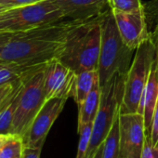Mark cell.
<instances>
[{"mask_svg": "<svg viewBox=\"0 0 158 158\" xmlns=\"http://www.w3.org/2000/svg\"><path fill=\"white\" fill-rule=\"evenodd\" d=\"M23 80H24V79H23ZM23 81H21L19 83H15V84H6V85H3V86H0V108H1L5 104V102L8 101V99L14 92L16 88Z\"/></svg>", "mask_w": 158, "mask_h": 158, "instance_id": "cell-24", "label": "cell"}, {"mask_svg": "<svg viewBox=\"0 0 158 158\" xmlns=\"http://www.w3.org/2000/svg\"><path fill=\"white\" fill-rule=\"evenodd\" d=\"M102 147H103V144L99 147V149L97 150V152H96L95 155L93 156V158H102Z\"/></svg>", "mask_w": 158, "mask_h": 158, "instance_id": "cell-31", "label": "cell"}, {"mask_svg": "<svg viewBox=\"0 0 158 158\" xmlns=\"http://www.w3.org/2000/svg\"><path fill=\"white\" fill-rule=\"evenodd\" d=\"M157 101H158V64L155 57L151 68L150 75L148 78L147 84L145 86L140 100L139 111H138V113L142 114L144 118L147 135L149 134L151 129L152 116L157 104Z\"/></svg>", "mask_w": 158, "mask_h": 158, "instance_id": "cell-13", "label": "cell"}, {"mask_svg": "<svg viewBox=\"0 0 158 158\" xmlns=\"http://www.w3.org/2000/svg\"><path fill=\"white\" fill-rule=\"evenodd\" d=\"M23 148L24 144L23 139L12 135L0 146V158H20Z\"/></svg>", "mask_w": 158, "mask_h": 158, "instance_id": "cell-19", "label": "cell"}, {"mask_svg": "<svg viewBox=\"0 0 158 158\" xmlns=\"http://www.w3.org/2000/svg\"><path fill=\"white\" fill-rule=\"evenodd\" d=\"M151 23L153 26V28L151 31H149L150 38L155 47V53H156L155 57H156V60H157V64H158V22H153Z\"/></svg>", "mask_w": 158, "mask_h": 158, "instance_id": "cell-28", "label": "cell"}, {"mask_svg": "<svg viewBox=\"0 0 158 158\" xmlns=\"http://www.w3.org/2000/svg\"><path fill=\"white\" fill-rule=\"evenodd\" d=\"M155 55V47L150 37L135 50V56L125 78L121 114L138 113Z\"/></svg>", "mask_w": 158, "mask_h": 158, "instance_id": "cell-5", "label": "cell"}, {"mask_svg": "<svg viewBox=\"0 0 158 158\" xmlns=\"http://www.w3.org/2000/svg\"><path fill=\"white\" fill-rule=\"evenodd\" d=\"M45 69L46 65L30 73L24 79L19 94L10 134L23 140L35 116L47 102L44 89Z\"/></svg>", "mask_w": 158, "mask_h": 158, "instance_id": "cell-6", "label": "cell"}, {"mask_svg": "<svg viewBox=\"0 0 158 158\" xmlns=\"http://www.w3.org/2000/svg\"><path fill=\"white\" fill-rule=\"evenodd\" d=\"M105 13L84 22L69 35L59 60L76 73L98 69L102 43V22Z\"/></svg>", "mask_w": 158, "mask_h": 158, "instance_id": "cell-2", "label": "cell"}, {"mask_svg": "<svg viewBox=\"0 0 158 158\" xmlns=\"http://www.w3.org/2000/svg\"><path fill=\"white\" fill-rule=\"evenodd\" d=\"M134 51L122 40L110 9L102 22V43L97 69L101 86L117 73L127 74Z\"/></svg>", "mask_w": 158, "mask_h": 158, "instance_id": "cell-3", "label": "cell"}, {"mask_svg": "<svg viewBox=\"0 0 158 158\" xmlns=\"http://www.w3.org/2000/svg\"><path fill=\"white\" fill-rule=\"evenodd\" d=\"M119 115L103 142L102 158H123L119 146Z\"/></svg>", "mask_w": 158, "mask_h": 158, "instance_id": "cell-18", "label": "cell"}, {"mask_svg": "<svg viewBox=\"0 0 158 158\" xmlns=\"http://www.w3.org/2000/svg\"><path fill=\"white\" fill-rule=\"evenodd\" d=\"M41 1H43V0H0V4L5 6L7 9H10V8L32 5Z\"/></svg>", "mask_w": 158, "mask_h": 158, "instance_id": "cell-26", "label": "cell"}, {"mask_svg": "<svg viewBox=\"0 0 158 158\" xmlns=\"http://www.w3.org/2000/svg\"><path fill=\"white\" fill-rule=\"evenodd\" d=\"M15 33H5V32H0V55L6 46V44L11 39V37L14 35Z\"/></svg>", "mask_w": 158, "mask_h": 158, "instance_id": "cell-29", "label": "cell"}, {"mask_svg": "<svg viewBox=\"0 0 158 158\" xmlns=\"http://www.w3.org/2000/svg\"><path fill=\"white\" fill-rule=\"evenodd\" d=\"M125 78L126 74L117 73L102 86L101 104L92 126L88 158H93L99 147L103 144L115 119L120 114Z\"/></svg>", "mask_w": 158, "mask_h": 158, "instance_id": "cell-4", "label": "cell"}, {"mask_svg": "<svg viewBox=\"0 0 158 158\" xmlns=\"http://www.w3.org/2000/svg\"><path fill=\"white\" fill-rule=\"evenodd\" d=\"M84 22L62 20L15 33L1 52L0 64L40 67L59 59L71 33Z\"/></svg>", "mask_w": 158, "mask_h": 158, "instance_id": "cell-1", "label": "cell"}, {"mask_svg": "<svg viewBox=\"0 0 158 158\" xmlns=\"http://www.w3.org/2000/svg\"><path fill=\"white\" fill-rule=\"evenodd\" d=\"M40 67H30L17 64H0V86L19 83Z\"/></svg>", "mask_w": 158, "mask_h": 158, "instance_id": "cell-17", "label": "cell"}, {"mask_svg": "<svg viewBox=\"0 0 158 158\" xmlns=\"http://www.w3.org/2000/svg\"><path fill=\"white\" fill-rule=\"evenodd\" d=\"M139 158H158V146L152 142L148 135H146L144 146Z\"/></svg>", "mask_w": 158, "mask_h": 158, "instance_id": "cell-22", "label": "cell"}, {"mask_svg": "<svg viewBox=\"0 0 158 158\" xmlns=\"http://www.w3.org/2000/svg\"><path fill=\"white\" fill-rule=\"evenodd\" d=\"M76 73L61 62L59 59L46 65L44 89L47 100L52 98L73 97Z\"/></svg>", "mask_w": 158, "mask_h": 158, "instance_id": "cell-10", "label": "cell"}, {"mask_svg": "<svg viewBox=\"0 0 158 158\" xmlns=\"http://www.w3.org/2000/svg\"><path fill=\"white\" fill-rule=\"evenodd\" d=\"M6 10H7V8H6L5 6H3V5L0 4V14H1L3 11H5Z\"/></svg>", "mask_w": 158, "mask_h": 158, "instance_id": "cell-32", "label": "cell"}, {"mask_svg": "<svg viewBox=\"0 0 158 158\" xmlns=\"http://www.w3.org/2000/svg\"><path fill=\"white\" fill-rule=\"evenodd\" d=\"M102 98V86L100 80L96 82L82 105L78 108V128L93 123L98 114Z\"/></svg>", "mask_w": 158, "mask_h": 158, "instance_id": "cell-14", "label": "cell"}, {"mask_svg": "<svg viewBox=\"0 0 158 158\" xmlns=\"http://www.w3.org/2000/svg\"><path fill=\"white\" fill-rule=\"evenodd\" d=\"M144 12L147 23L158 22V0H152L145 4Z\"/></svg>", "mask_w": 158, "mask_h": 158, "instance_id": "cell-23", "label": "cell"}, {"mask_svg": "<svg viewBox=\"0 0 158 158\" xmlns=\"http://www.w3.org/2000/svg\"><path fill=\"white\" fill-rule=\"evenodd\" d=\"M146 135L142 114L139 113H120L119 146L123 158H139Z\"/></svg>", "mask_w": 158, "mask_h": 158, "instance_id": "cell-8", "label": "cell"}, {"mask_svg": "<svg viewBox=\"0 0 158 158\" xmlns=\"http://www.w3.org/2000/svg\"><path fill=\"white\" fill-rule=\"evenodd\" d=\"M100 80L98 70H86L76 73L73 98L79 108L97 81Z\"/></svg>", "mask_w": 158, "mask_h": 158, "instance_id": "cell-15", "label": "cell"}, {"mask_svg": "<svg viewBox=\"0 0 158 158\" xmlns=\"http://www.w3.org/2000/svg\"><path fill=\"white\" fill-rule=\"evenodd\" d=\"M63 12L64 19L88 21L110 10L108 0H54Z\"/></svg>", "mask_w": 158, "mask_h": 158, "instance_id": "cell-12", "label": "cell"}, {"mask_svg": "<svg viewBox=\"0 0 158 158\" xmlns=\"http://www.w3.org/2000/svg\"><path fill=\"white\" fill-rule=\"evenodd\" d=\"M23 81L16 88V89L11 94V96L8 99L5 104L0 108V134L11 135L10 134L11 126L18 106L19 94L22 89Z\"/></svg>", "mask_w": 158, "mask_h": 158, "instance_id": "cell-16", "label": "cell"}, {"mask_svg": "<svg viewBox=\"0 0 158 158\" xmlns=\"http://www.w3.org/2000/svg\"><path fill=\"white\" fill-rule=\"evenodd\" d=\"M92 126L93 123H89L78 128L79 140H78L77 152L75 158H88V152H89V141L92 132Z\"/></svg>", "mask_w": 158, "mask_h": 158, "instance_id": "cell-20", "label": "cell"}, {"mask_svg": "<svg viewBox=\"0 0 158 158\" xmlns=\"http://www.w3.org/2000/svg\"><path fill=\"white\" fill-rule=\"evenodd\" d=\"M20 158H21V157H20Z\"/></svg>", "mask_w": 158, "mask_h": 158, "instance_id": "cell-33", "label": "cell"}, {"mask_svg": "<svg viewBox=\"0 0 158 158\" xmlns=\"http://www.w3.org/2000/svg\"><path fill=\"white\" fill-rule=\"evenodd\" d=\"M118 32L124 43L136 50L150 37L145 12H120L112 10Z\"/></svg>", "mask_w": 158, "mask_h": 158, "instance_id": "cell-11", "label": "cell"}, {"mask_svg": "<svg viewBox=\"0 0 158 158\" xmlns=\"http://www.w3.org/2000/svg\"><path fill=\"white\" fill-rule=\"evenodd\" d=\"M65 20L54 0L7 9L0 14V32L18 33Z\"/></svg>", "mask_w": 158, "mask_h": 158, "instance_id": "cell-7", "label": "cell"}, {"mask_svg": "<svg viewBox=\"0 0 158 158\" xmlns=\"http://www.w3.org/2000/svg\"><path fill=\"white\" fill-rule=\"evenodd\" d=\"M12 135H3V134H0V146H1L3 143H5Z\"/></svg>", "mask_w": 158, "mask_h": 158, "instance_id": "cell-30", "label": "cell"}, {"mask_svg": "<svg viewBox=\"0 0 158 158\" xmlns=\"http://www.w3.org/2000/svg\"><path fill=\"white\" fill-rule=\"evenodd\" d=\"M67 100L65 98L47 100L23 140L24 146L43 147L51 127L60 114Z\"/></svg>", "mask_w": 158, "mask_h": 158, "instance_id": "cell-9", "label": "cell"}, {"mask_svg": "<svg viewBox=\"0 0 158 158\" xmlns=\"http://www.w3.org/2000/svg\"><path fill=\"white\" fill-rule=\"evenodd\" d=\"M148 136L150 137L152 142L158 146V101H157V104L153 113L152 126H151V129H150Z\"/></svg>", "mask_w": 158, "mask_h": 158, "instance_id": "cell-25", "label": "cell"}, {"mask_svg": "<svg viewBox=\"0 0 158 158\" xmlns=\"http://www.w3.org/2000/svg\"><path fill=\"white\" fill-rule=\"evenodd\" d=\"M43 147H27L24 146L21 158H40Z\"/></svg>", "mask_w": 158, "mask_h": 158, "instance_id": "cell-27", "label": "cell"}, {"mask_svg": "<svg viewBox=\"0 0 158 158\" xmlns=\"http://www.w3.org/2000/svg\"><path fill=\"white\" fill-rule=\"evenodd\" d=\"M111 10L120 12H140L144 10V5L140 0H108Z\"/></svg>", "mask_w": 158, "mask_h": 158, "instance_id": "cell-21", "label": "cell"}]
</instances>
